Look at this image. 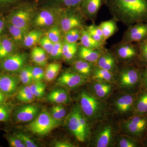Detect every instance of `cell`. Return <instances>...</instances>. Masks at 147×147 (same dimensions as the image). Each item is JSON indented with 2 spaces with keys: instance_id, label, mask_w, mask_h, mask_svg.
<instances>
[{
  "instance_id": "obj_45",
  "label": "cell",
  "mask_w": 147,
  "mask_h": 147,
  "mask_svg": "<svg viewBox=\"0 0 147 147\" xmlns=\"http://www.w3.org/2000/svg\"><path fill=\"white\" fill-rule=\"evenodd\" d=\"M63 40L55 43L53 50L50 55L51 57L55 60L60 59L63 58Z\"/></svg>"
},
{
  "instance_id": "obj_23",
  "label": "cell",
  "mask_w": 147,
  "mask_h": 147,
  "mask_svg": "<svg viewBox=\"0 0 147 147\" xmlns=\"http://www.w3.org/2000/svg\"><path fill=\"white\" fill-rule=\"evenodd\" d=\"M113 129L110 125L104 127L99 132L96 141V146L107 147L110 145L113 137Z\"/></svg>"
},
{
  "instance_id": "obj_18",
  "label": "cell",
  "mask_w": 147,
  "mask_h": 147,
  "mask_svg": "<svg viewBox=\"0 0 147 147\" xmlns=\"http://www.w3.org/2000/svg\"><path fill=\"white\" fill-rule=\"evenodd\" d=\"M54 12L49 9H44L40 11L35 17L34 24L38 27H49L53 26L55 20H57Z\"/></svg>"
},
{
  "instance_id": "obj_1",
  "label": "cell",
  "mask_w": 147,
  "mask_h": 147,
  "mask_svg": "<svg viewBox=\"0 0 147 147\" xmlns=\"http://www.w3.org/2000/svg\"><path fill=\"white\" fill-rule=\"evenodd\" d=\"M105 5L113 17L127 27L147 23V0H106Z\"/></svg>"
},
{
  "instance_id": "obj_17",
  "label": "cell",
  "mask_w": 147,
  "mask_h": 147,
  "mask_svg": "<svg viewBox=\"0 0 147 147\" xmlns=\"http://www.w3.org/2000/svg\"><path fill=\"white\" fill-rule=\"evenodd\" d=\"M105 48L100 49H90L79 44L77 57L80 59L95 64Z\"/></svg>"
},
{
  "instance_id": "obj_55",
  "label": "cell",
  "mask_w": 147,
  "mask_h": 147,
  "mask_svg": "<svg viewBox=\"0 0 147 147\" xmlns=\"http://www.w3.org/2000/svg\"><path fill=\"white\" fill-rule=\"evenodd\" d=\"M145 145L147 147V139H146V141L144 142Z\"/></svg>"
},
{
  "instance_id": "obj_47",
  "label": "cell",
  "mask_w": 147,
  "mask_h": 147,
  "mask_svg": "<svg viewBox=\"0 0 147 147\" xmlns=\"http://www.w3.org/2000/svg\"><path fill=\"white\" fill-rule=\"evenodd\" d=\"M32 76L33 82H40L45 78V71L39 67H34L32 68Z\"/></svg>"
},
{
  "instance_id": "obj_50",
  "label": "cell",
  "mask_w": 147,
  "mask_h": 147,
  "mask_svg": "<svg viewBox=\"0 0 147 147\" xmlns=\"http://www.w3.org/2000/svg\"><path fill=\"white\" fill-rule=\"evenodd\" d=\"M54 146L55 147H74L75 146L70 142L65 141H59L55 143Z\"/></svg>"
},
{
  "instance_id": "obj_31",
  "label": "cell",
  "mask_w": 147,
  "mask_h": 147,
  "mask_svg": "<svg viewBox=\"0 0 147 147\" xmlns=\"http://www.w3.org/2000/svg\"><path fill=\"white\" fill-rule=\"evenodd\" d=\"M84 29L95 40L104 45L107 44V40L104 37L102 30L98 25L97 26L95 23H92L90 26H86Z\"/></svg>"
},
{
  "instance_id": "obj_3",
  "label": "cell",
  "mask_w": 147,
  "mask_h": 147,
  "mask_svg": "<svg viewBox=\"0 0 147 147\" xmlns=\"http://www.w3.org/2000/svg\"><path fill=\"white\" fill-rule=\"evenodd\" d=\"M144 69L136 64L123 65L120 68L119 67L116 73L118 74L121 86L126 89L136 88L139 83H142Z\"/></svg>"
},
{
  "instance_id": "obj_56",
  "label": "cell",
  "mask_w": 147,
  "mask_h": 147,
  "mask_svg": "<svg viewBox=\"0 0 147 147\" xmlns=\"http://www.w3.org/2000/svg\"><path fill=\"white\" fill-rule=\"evenodd\" d=\"M0 40H1V38H0Z\"/></svg>"
},
{
  "instance_id": "obj_6",
  "label": "cell",
  "mask_w": 147,
  "mask_h": 147,
  "mask_svg": "<svg viewBox=\"0 0 147 147\" xmlns=\"http://www.w3.org/2000/svg\"><path fill=\"white\" fill-rule=\"evenodd\" d=\"M59 122L54 119L51 113L44 111L28 125L32 133L39 135L48 134L59 125Z\"/></svg>"
},
{
  "instance_id": "obj_11",
  "label": "cell",
  "mask_w": 147,
  "mask_h": 147,
  "mask_svg": "<svg viewBox=\"0 0 147 147\" xmlns=\"http://www.w3.org/2000/svg\"><path fill=\"white\" fill-rule=\"evenodd\" d=\"M80 108L76 106L74 108L67 117V124L69 129L79 142H84L87 134L82 128L79 118Z\"/></svg>"
},
{
  "instance_id": "obj_34",
  "label": "cell",
  "mask_w": 147,
  "mask_h": 147,
  "mask_svg": "<svg viewBox=\"0 0 147 147\" xmlns=\"http://www.w3.org/2000/svg\"><path fill=\"white\" fill-rule=\"evenodd\" d=\"M60 63L55 62L49 64L45 72V79L48 82L53 81L57 76L61 68Z\"/></svg>"
},
{
  "instance_id": "obj_30",
  "label": "cell",
  "mask_w": 147,
  "mask_h": 147,
  "mask_svg": "<svg viewBox=\"0 0 147 147\" xmlns=\"http://www.w3.org/2000/svg\"><path fill=\"white\" fill-rule=\"evenodd\" d=\"M33 61L38 65L44 67L47 65V57L46 52L41 47H36L31 53Z\"/></svg>"
},
{
  "instance_id": "obj_35",
  "label": "cell",
  "mask_w": 147,
  "mask_h": 147,
  "mask_svg": "<svg viewBox=\"0 0 147 147\" xmlns=\"http://www.w3.org/2000/svg\"><path fill=\"white\" fill-rule=\"evenodd\" d=\"M83 29L82 28H74L65 32L63 35V40L69 43L77 42L80 40Z\"/></svg>"
},
{
  "instance_id": "obj_43",
  "label": "cell",
  "mask_w": 147,
  "mask_h": 147,
  "mask_svg": "<svg viewBox=\"0 0 147 147\" xmlns=\"http://www.w3.org/2000/svg\"><path fill=\"white\" fill-rule=\"evenodd\" d=\"M12 110V106L4 103L0 104V122L7 121L9 120Z\"/></svg>"
},
{
  "instance_id": "obj_13",
  "label": "cell",
  "mask_w": 147,
  "mask_h": 147,
  "mask_svg": "<svg viewBox=\"0 0 147 147\" xmlns=\"http://www.w3.org/2000/svg\"><path fill=\"white\" fill-rule=\"evenodd\" d=\"M86 78L76 73L72 69L63 72L57 80V84L69 88H76L83 85Z\"/></svg>"
},
{
  "instance_id": "obj_53",
  "label": "cell",
  "mask_w": 147,
  "mask_h": 147,
  "mask_svg": "<svg viewBox=\"0 0 147 147\" xmlns=\"http://www.w3.org/2000/svg\"><path fill=\"white\" fill-rule=\"evenodd\" d=\"M16 0H0V5H7L15 3Z\"/></svg>"
},
{
  "instance_id": "obj_19",
  "label": "cell",
  "mask_w": 147,
  "mask_h": 147,
  "mask_svg": "<svg viewBox=\"0 0 147 147\" xmlns=\"http://www.w3.org/2000/svg\"><path fill=\"white\" fill-rule=\"evenodd\" d=\"M95 66V64L79 59L72 64L71 69L87 79L91 77Z\"/></svg>"
},
{
  "instance_id": "obj_42",
  "label": "cell",
  "mask_w": 147,
  "mask_h": 147,
  "mask_svg": "<svg viewBox=\"0 0 147 147\" xmlns=\"http://www.w3.org/2000/svg\"><path fill=\"white\" fill-rule=\"evenodd\" d=\"M62 33L63 34L62 32L60 27L55 26L47 32L46 35L54 43H56L62 40Z\"/></svg>"
},
{
  "instance_id": "obj_14",
  "label": "cell",
  "mask_w": 147,
  "mask_h": 147,
  "mask_svg": "<svg viewBox=\"0 0 147 147\" xmlns=\"http://www.w3.org/2000/svg\"><path fill=\"white\" fill-rule=\"evenodd\" d=\"M118 64L117 58L112 51L105 48L95 65L116 74L118 69Z\"/></svg>"
},
{
  "instance_id": "obj_5",
  "label": "cell",
  "mask_w": 147,
  "mask_h": 147,
  "mask_svg": "<svg viewBox=\"0 0 147 147\" xmlns=\"http://www.w3.org/2000/svg\"><path fill=\"white\" fill-rule=\"evenodd\" d=\"M80 103L82 113L91 120L100 118L105 110L103 104L97 98L85 91L80 94Z\"/></svg>"
},
{
  "instance_id": "obj_2",
  "label": "cell",
  "mask_w": 147,
  "mask_h": 147,
  "mask_svg": "<svg viewBox=\"0 0 147 147\" xmlns=\"http://www.w3.org/2000/svg\"><path fill=\"white\" fill-rule=\"evenodd\" d=\"M110 50L115 56L119 63L136 64L139 59V47L137 42L121 40L112 45Z\"/></svg>"
},
{
  "instance_id": "obj_49",
  "label": "cell",
  "mask_w": 147,
  "mask_h": 147,
  "mask_svg": "<svg viewBox=\"0 0 147 147\" xmlns=\"http://www.w3.org/2000/svg\"><path fill=\"white\" fill-rule=\"evenodd\" d=\"M119 145L120 147H136L139 146L136 140L126 138L121 139Z\"/></svg>"
},
{
  "instance_id": "obj_20",
  "label": "cell",
  "mask_w": 147,
  "mask_h": 147,
  "mask_svg": "<svg viewBox=\"0 0 147 147\" xmlns=\"http://www.w3.org/2000/svg\"><path fill=\"white\" fill-rule=\"evenodd\" d=\"M136 99V96L134 95H124L116 100V108L120 113H127L134 106Z\"/></svg>"
},
{
  "instance_id": "obj_27",
  "label": "cell",
  "mask_w": 147,
  "mask_h": 147,
  "mask_svg": "<svg viewBox=\"0 0 147 147\" xmlns=\"http://www.w3.org/2000/svg\"><path fill=\"white\" fill-rule=\"evenodd\" d=\"M79 40L80 45L90 49H100L105 47V45L94 39L84 28L82 30V35Z\"/></svg>"
},
{
  "instance_id": "obj_10",
  "label": "cell",
  "mask_w": 147,
  "mask_h": 147,
  "mask_svg": "<svg viewBox=\"0 0 147 147\" xmlns=\"http://www.w3.org/2000/svg\"><path fill=\"white\" fill-rule=\"evenodd\" d=\"M28 58L27 54L24 53L12 54L0 63V69L8 72H16L21 71L25 66Z\"/></svg>"
},
{
  "instance_id": "obj_38",
  "label": "cell",
  "mask_w": 147,
  "mask_h": 147,
  "mask_svg": "<svg viewBox=\"0 0 147 147\" xmlns=\"http://www.w3.org/2000/svg\"><path fill=\"white\" fill-rule=\"evenodd\" d=\"M83 0H53L57 8L61 9L77 8Z\"/></svg>"
},
{
  "instance_id": "obj_44",
  "label": "cell",
  "mask_w": 147,
  "mask_h": 147,
  "mask_svg": "<svg viewBox=\"0 0 147 147\" xmlns=\"http://www.w3.org/2000/svg\"><path fill=\"white\" fill-rule=\"evenodd\" d=\"M39 42L40 45L42 49L45 50L46 53L50 55L53 50L55 43H54L46 35L42 36L40 38Z\"/></svg>"
},
{
  "instance_id": "obj_37",
  "label": "cell",
  "mask_w": 147,
  "mask_h": 147,
  "mask_svg": "<svg viewBox=\"0 0 147 147\" xmlns=\"http://www.w3.org/2000/svg\"><path fill=\"white\" fill-rule=\"evenodd\" d=\"M16 98L19 101L24 102H32L35 99L31 90L30 85H26L25 87L21 88L18 91L16 95Z\"/></svg>"
},
{
  "instance_id": "obj_36",
  "label": "cell",
  "mask_w": 147,
  "mask_h": 147,
  "mask_svg": "<svg viewBox=\"0 0 147 147\" xmlns=\"http://www.w3.org/2000/svg\"><path fill=\"white\" fill-rule=\"evenodd\" d=\"M137 43L139 47V56L136 64L145 68L147 67V38Z\"/></svg>"
},
{
  "instance_id": "obj_7",
  "label": "cell",
  "mask_w": 147,
  "mask_h": 147,
  "mask_svg": "<svg viewBox=\"0 0 147 147\" xmlns=\"http://www.w3.org/2000/svg\"><path fill=\"white\" fill-rule=\"evenodd\" d=\"M125 128L139 140L144 139L147 132V115L134 116L125 122Z\"/></svg>"
},
{
  "instance_id": "obj_46",
  "label": "cell",
  "mask_w": 147,
  "mask_h": 147,
  "mask_svg": "<svg viewBox=\"0 0 147 147\" xmlns=\"http://www.w3.org/2000/svg\"><path fill=\"white\" fill-rule=\"evenodd\" d=\"M15 136L18 137L23 142L26 147H37L38 145L35 143V142L30 137L26 134L18 132L15 134Z\"/></svg>"
},
{
  "instance_id": "obj_24",
  "label": "cell",
  "mask_w": 147,
  "mask_h": 147,
  "mask_svg": "<svg viewBox=\"0 0 147 147\" xmlns=\"http://www.w3.org/2000/svg\"><path fill=\"white\" fill-rule=\"evenodd\" d=\"M47 100L57 104H66L69 101V97L65 90L57 89L50 92L47 96Z\"/></svg>"
},
{
  "instance_id": "obj_33",
  "label": "cell",
  "mask_w": 147,
  "mask_h": 147,
  "mask_svg": "<svg viewBox=\"0 0 147 147\" xmlns=\"http://www.w3.org/2000/svg\"><path fill=\"white\" fill-rule=\"evenodd\" d=\"M42 35V32L38 30H34L27 33L24 37L23 43L26 47H32L39 41Z\"/></svg>"
},
{
  "instance_id": "obj_22",
  "label": "cell",
  "mask_w": 147,
  "mask_h": 147,
  "mask_svg": "<svg viewBox=\"0 0 147 147\" xmlns=\"http://www.w3.org/2000/svg\"><path fill=\"white\" fill-rule=\"evenodd\" d=\"M117 22L115 18L113 17L108 21H102L98 25L106 40L118 32L119 29Z\"/></svg>"
},
{
  "instance_id": "obj_9",
  "label": "cell",
  "mask_w": 147,
  "mask_h": 147,
  "mask_svg": "<svg viewBox=\"0 0 147 147\" xmlns=\"http://www.w3.org/2000/svg\"><path fill=\"white\" fill-rule=\"evenodd\" d=\"M106 2V0H83L79 9L86 21L95 23L99 11Z\"/></svg>"
},
{
  "instance_id": "obj_39",
  "label": "cell",
  "mask_w": 147,
  "mask_h": 147,
  "mask_svg": "<svg viewBox=\"0 0 147 147\" xmlns=\"http://www.w3.org/2000/svg\"><path fill=\"white\" fill-rule=\"evenodd\" d=\"M33 67L30 65L25 66L20 71L19 79L22 84L29 85L33 82L32 76Z\"/></svg>"
},
{
  "instance_id": "obj_4",
  "label": "cell",
  "mask_w": 147,
  "mask_h": 147,
  "mask_svg": "<svg viewBox=\"0 0 147 147\" xmlns=\"http://www.w3.org/2000/svg\"><path fill=\"white\" fill-rule=\"evenodd\" d=\"M86 19L79 7L62 9L59 18V27L63 34L74 28H84L87 26Z\"/></svg>"
},
{
  "instance_id": "obj_40",
  "label": "cell",
  "mask_w": 147,
  "mask_h": 147,
  "mask_svg": "<svg viewBox=\"0 0 147 147\" xmlns=\"http://www.w3.org/2000/svg\"><path fill=\"white\" fill-rule=\"evenodd\" d=\"M31 90L35 98H40L45 94L46 86L43 82H34L30 85Z\"/></svg>"
},
{
  "instance_id": "obj_16",
  "label": "cell",
  "mask_w": 147,
  "mask_h": 147,
  "mask_svg": "<svg viewBox=\"0 0 147 147\" xmlns=\"http://www.w3.org/2000/svg\"><path fill=\"white\" fill-rule=\"evenodd\" d=\"M18 79L10 74L0 75V90L7 96H11L16 93L18 87Z\"/></svg>"
},
{
  "instance_id": "obj_28",
  "label": "cell",
  "mask_w": 147,
  "mask_h": 147,
  "mask_svg": "<svg viewBox=\"0 0 147 147\" xmlns=\"http://www.w3.org/2000/svg\"><path fill=\"white\" fill-rule=\"evenodd\" d=\"M7 27L9 32L11 39L15 43L20 44L23 42L25 35L28 31L14 26L7 22Z\"/></svg>"
},
{
  "instance_id": "obj_52",
  "label": "cell",
  "mask_w": 147,
  "mask_h": 147,
  "mask_svg": "<svg viewBox=\"0 0 147 147\" xmlns=\"http://www.w3.org/2000/svg\"><path fill=\"white\" fill-rule=\"evenodd\" d=\"M6 24L4 19L2 17H0V35L2 34L4 31Z\"/></svg>"
},
{
  "instance_id": "obj_26",
  "label": "cell",
  "mask_w": 147,
  "mask_h": 147,
  "mask_svg": "<svg viewBox=\"0 0 147 147\" xmlns=\"http://www.w3.org/2000/svg\"><path fill=\"white\" fill-rule=\"evenodd\" d=\"M79 43H69L63 41V58L65 61L69 62L77 57Z\"/></svg>"
},
{
  "instance_id": "obj_8",
  "label": "cell",
  "mask_w": 147,
  "mask_h": 147,
  "mask_svg": "<svg viewBox=\"0 0 147 147\" xmlns=\"http://www.w3.org/2000/svg\"><path fill=\"white\" fill-rule=\"evenodd\" d=\"M147 38V23L139 22L127 27L124 32L122 41L139 42Z\"/></svg>"
},
{
  "instance_id": "obj_41",
  "label": "cell",
  "mask_w": 147,
  "mask_h": 147,
  "mask_svg": "<svg viewBox=\"0 0 147 147\" xmlns=\"http://www.w3.org/2000/svg\"><path fill=\"white\" fill-rule=\"evenodd\" d=\"M50 113L54 119L60 122L65 117L66 110L61 104H57L51 108Z\"/></svg>"
},
{
  "instance_id": "obj_21",
  "label": "cell",
  "mask_w": 147,
  "mask_h": 147,
  "mask_svg": "<svg viewBox=\"0 0 147 147\" xmlns=\"http://www.w3.org/2000/svg\"><path fill=\"white\" fill-rule=\"evenodd\" d=\"M16 49V43L11 38L4 36L0 40V60H3L13 54Z\"/></svg>"
},
{
  "instance_id": "obj_32",
  "label": "cell",
  "mask_w": 147,
  "mask_h": 147,
  "mask_svg": "<svg viewBox=\"0 0 147 147\" xmlns=\"http://www.w3.org/2000/svg\"><path fill=\"white\" fill-rule=\"evenodd\" d=\"M135 103V115H147V90L142 93L137 100L136 99Z\"/></svg>"
},
{
  "instance_id": "obj_29",
  "label": "cell",
  "mask_w": 147,
  "mask_h": 147,
  "mask_svg": "<svg viewBox=\"0 0 147 147\" xmlns=\"http://www.w3.org/2000/svg\"><path fill=\"white\" fill-rule=\"evenodd\" d=\"M93 89L96 95L100 98H104L108 96L112 90V86L107 82H94Z\"/></svg>"
},
{
  "instance_id": "obj_15",
  "label": "cell",
  "mask_w": 147,
  "mask_h": 147,
  "mask_svg": "<svg viewBox=\"0 0 147 147\" xmlns=\"http://www.w3.org/2000/svg\"><path fill=\"white\" fill-rule=\"evenodd\" d=\"M39 111V106L36 104H28L21 106L14 113L15 121L17 122H27L32 121Z\"/></svg>"
},
{
  "instance_id": "obj_51",
  "label": "cell",
  "mask_w": 147,
  "mask_h": 147,
  "mask_svg": "<svg viewBox=\"0 0 147 147\" xmlns=\"http://www.w3.org/2000/svg\"><path fill=\"white\" fill-rule=\"evenodd\" d=\"M142 83L144 84L145 88L147 90V67H145L143 73Z\"/></svg>"
},
{
  "instance_id": "obj_54",
  "label": "cell",
  "mask_w": 147,
  "mask_h": 147,
  "mask_svg": "<svg viewBox=\"0 0 147 147\" xmlns=\"http://www.w3.org/2000/svg\"><path fill=\"white\" fill-rule=\"evenodd\" d=\"M7 96L0 90V104L5 103L7 100Z\"/></svg>"
},
{
  "instance_id": "obj_12",
  "label": "cell",
  "mask_w": 147,
  "mask_h": 147,
  "mask_svg": "<svg viewBox=\"0 0 147 147\" xmlns=\"http://www.w3.org/2000/svg\"><path fill=\"white\" fill-rule=\"evenodd\" d=\"M32 18L30 11L26 9H16L9 14L7 22L28 31Z\"/></svg>"
},
{
  "instance_id": "obj_48",
  "label": "cell",
  "mask_w": 147,
  "mask_h": 147,
  "mask_svg": "<svg viewBox=\"0 0 147 147\" xmlns=\"http://www.w3.org/2000/svg\"><path fill=\"white\" fill-rule=\"evenodd\" d=\"M9 146L11 147H26L22 141L14 135H8L7 137Z\"/></svg>"
},
{
  "instance_id": "obj_25",
  "label": "cell",
  "mask_w": 147,
  "mask_h": 147,
  "mask_svg": "<svg viewBox=\"0 0 147 147\" xmlns=\"http://www.w3.org/2000/svg\"><path fill=\"white\" fill-rule=\"evenodd\" d=\"M115 74L97 66L95 65L91 77L96 82L109 83L114 81Z\"/></svg>"
}]
</instances>
